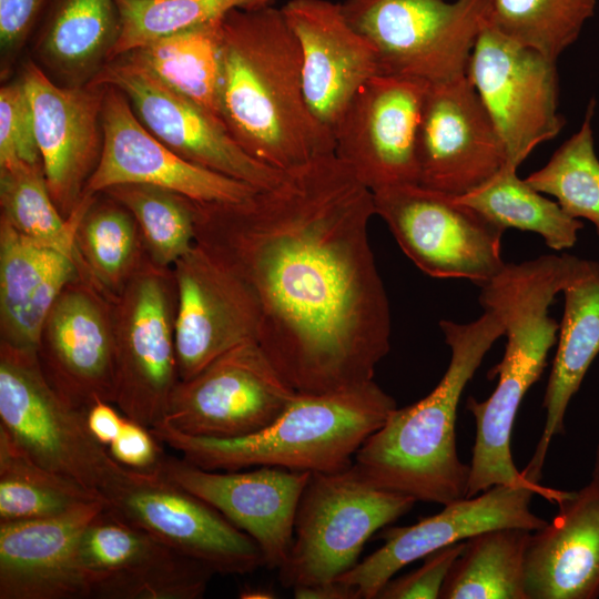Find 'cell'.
I'll return each mask as SVG.
<instances>
[{"mask_svg":"<svg viewBox=\"0 0 599 599\" xmlns=\"http://www.w3.org/2000/svg\"><path fill=\"white\" fill-rule=\"evenodd\" d=\"M374 194L334 153L235 203L196 202L195 243L233 273L257 343L297 393L372 380L390 308L369 244Z\"/></svg>","mask_w":599,"mask_h":599,"instance_id":"6da1fadb","label":"cell"},{"mask_svg":"<svg viewBox=\"0 0 599 599\" xmlns=\"http://www.w3.org/2000/svg\"><path fill=\"white\" fill-rule=\"evenodd\" d=\"M176 285L175 346L180 379L215 358L257 342L258 316L243 283L197 243L172 266Z\"/></svg>","mask_w":599,"mask_h":599,"instance_id":"603a6c76","label":"cell"},{"mask_svg":"<svg viewBox=\"0 0 599 599\" xmlns=\"http://www.w3.org/2000/svg\"><path fill=\"white\" fill-rule=\"evenodd\" d=\"M416 500L367 481L354 464L313 473L301 496L294 538L278 568L284 588L337 579L358 562L367 540L407 514Z\"/></svg>","mask_w":599,"mask_h":599,"instance_id":"52a82bcc","label":"cell"},{"mask_svg":"<svg viewBox=\"0 0 599 599\" xmlns=\"http://www.w3.org/2000/svg\"><path fill=\"white\" fill-rule=\"evenodd\" d=\"M108 509L215 573L244 575L264 566L255 540L217 509L165 478L159 469H130L106 499Z\"/></svg>","mask_w":599,"mask_h":599,"instance_id":"4fadbf2b","label":"cell"},{"mask_svg":"<svg viewBox=\"0 0 599 599\" xmlns=\"http://www.w3.org/2000/svg\"><path fill=\"white\" fill-rule=\"evenodd\" d=\"M296 599H359L357 589L339 579L293 588Z\"/></svg>","mask_w":599,"mask_h":599,"instance_id":"f6af8a7d","label":"cell"},{"mask_svg":"<svg viewBox=\"0 0 599 599\" xmlns=\"http://www.w3.org/2000/svg\"><path fill=\"white\" fill-rule=\"evenodd\" d=\"M551 522L534 530L526 554L528 599L599 597V473L558 502Z\"/></svg>","mask_w":599,"mask_h":599,"instance_id":"484cf974","label":"cell"},{"mask_svg":"<svg viewBox=\"0 0 599 599\" xmlns=\"http://www.w3.org/2000/svg\"><path fill=\"white\" fill-rule=\"evenodd\" d=\"M34 120L37 143L50 195L68 219L81 201L103 145L102 106L106 87L63 85L34 60L20 77Z\"/></svg>","mask_w":599,"mask_h":599,"instance_id":"d6986e66","label":"cell"},{"mask_svg":"<svg viewBox=\"0 0 599 599\" xmlns=\"http://www.w3.org/2000/svg\"><path fill=\"white\" fill-rule=\"evenodd\" d=\"M113 304L114 405L124 416L152 428L164 419L180 380L175 346L177 294L172 267L148 260Z\"/></svg>","mask_w":599,"mask_h":599,"instance_id":"9c48e42d","label":"cell"},{"mask_svg":"<svg viewBox=\"0 0 599 599\" xmlns=\"http://www.w3.org/2000/svg\"><path fill=\"white\" fill-rule=\"evenodd\" d=\"M593 473H599V443L596 448Z\"/></svg>","mask_w":599,"mask_h":599,"instance_id":"c3c4849f","label":"cell"},{"mask_svg":"<svg viewBox=\"0 0 599 599\" xmlns=\"http://www.w3.org/2000/svg\"><path fill=\"white\" fill-rule=\"evenodd\" d=\"M535 494L551 501L535 487L497 485L448 502L414 525L384 529V544L337 579L355 587L361 598L375 599L398 570L433 551L495 528L537 530L547 521L530 509Z\"/></svg>","mask_w":599,"mask_h":599,"instance_id":"ac0fdd59","label":"cell"},{"mask_svg":"<svg viewBox=\"0 0 599 599\" xmlns=\"http://www.w3.org/2000/svg\"><path fill=\"white\" fill-rule=\"evenodd\" d=\"M120 29L115 0H51L35 52L60 84L83 85L110 61Z\"/></svg>","mask_w":599,"mask_h":599,"instance_id":"f1b7e54d","label":"cell"},{"mask_svg":"<svg viewBox=\"0 0 599 599\" xmlns=\"http://www.w3.org/2000/svg\"><path fill=\"white\" fill-rule=\"evenodd\" d=\"M97 499L104 498L38 463L0 426V522L51 517Z\"/></svg>","mask_w":599,"mask_h":599,"instance_id":"836d02e7","label":"cell"},{"mask_svg":"<svg viewBox=\"0 0 599 599\" xmlns=\"http://www.w3.org/2000/svg\"><path fill=\"white\" fill-rule=\"evenodd\" d=\"M124 417L113 403L98 400L87 410V425L92 436L109 447L119 435Z\"/></svg>","mask_w":599,"mask_h":599,"instance_id":"ee69618b","label":"cell"},{"mask_svg":"<svg viewBox=\"0 0 599 599\" xmlns=\"http://www.w3.org/2000/svg\"><path fill=\"white\" fill-rule=\"evenodd\" d=\"M281 9L301 45L306 101L333 133L356 92L382 74L376 50L349 24L341 3L290 0Z\"/></svg>","mask_w":599,"mask_h":599,"instance_id":"cb8c5ba5","label":"cell"},{"mask_svg":"<svg viewBox=\"0 0 599 599\" xmlns=\"http://www.w3.org/2000/svg\"><path fill=\"white\" fill-rule=\"evenodd\" d=\"M252 0H115L121 29L115 59L160 39L222 19Z\"/></svg>","mask_w":599,"mask_h":599,"instance_id":"f35d334b","label":"cell"},{"mask_svg":"<svg viewBox=\"0 0 599 599\" xmlns=\"http://www.w3.org/2000/svg\"><path fill=\"white\" fill-rule=\"evenodd\" d=\"M579 260L564 254L505 263L479 286V303L501 316L507 342L502 359L490 370V375L498 376L491 395L483 402L467 399V409L476 422V437L466 497L497 485L535 487L547 493L554 502L564 496L562 490L528 480L515 465L510 444L518 408L541 376L558 338L559 324L549 315V307Z\"/></svg>","mask_w":599,"mask_h":599,"instance_id":"3957f363","label":"cell"},{"mask_svg":"<svg viewBox=\"0 0 599 599\" xmlns=\"http://www.w3.org/2000/svg\"><path fill=\"white\" fill-rule=\"evenodd\" d=\"M274 0H252L250 4L244 9H257L265 6H270Z\"/></svg>","mask_w":599,"mask_h":599,"instance_id":"7dc6e473","label":"cell"},{"mask_svg":"<svg viewBox=\"0 0 599 599\" xmlns=\"http://www.w3.org/2000/svg\"><path fill=\"white\" fill-rule=\"evenodd\" d=\"M517 169L506 162L486 182L456 199L502 230L511 227L537 233L555 251L572 247L582 222L520 179Z\"/></svg>","mask_w":599,"mask_h":599,"instance_id":"d6a6232c","label":"cell"},{"mask_svg":"<svg viewBox=\"0 0 599 599\" xmlns=\"http://www.w3.org/2000/svg\"><path fill=\"white\" fill-rule=\"evenodd\" d=\"M532 530L504 527L466 540L441 588V599H528L526 554Z\"/></svg>","mask_w":599,"mask_h":599,"instance_id":"4dcf8cb0","label":"cell"},{"mask_svg":"<svg viewBox=\"0 0 599 599\" xmlns=\"http://www.w3.org/2000/svg\"><path fill=\"white\" fill-rule=\"evenodd\" d=\"M373 194L375 214L425 274L467 278L481 286L504 266L500 242L505 230L456 196L420 184L390 186Z\"/></svg>","mask_w":599,"mask_h":599,"instance_id":"30bf717a","label":"cell"},{"mask_svg":"<svg viewBox=\"0 0 599 599\" xmlns=\"http://www.w3.org/2000/svg\"><path fill=\"white\" fill-rule=\"evenodd\" d=\"M493 0H345L349 24L375 48L380 73L428 84L466 75Z\"/></svg>","mask_w":599,"mask_h":599,"instance_id":"ba28073f","label":"cell"},{"mask_svg":"<svg viewBox=\"0 0 599 599\" xmlns=\"http://www.w3.org/2000/svg\"><path fill=\"white\" fill-rule=\"evenodd\" d=\"M51 0H0V48L2 63L26 43L44 16Z\"/></svg>","mask_w":599,"mask_h":599,"instance_id":"7bdbcfd3","label":"cell"},{"mask_svg":"<svg viewBox=\"0 0 599 599\" xmlns=\"http://www.w3.org/2000/svg\"><path fill=\"white\" fill-rule=\"evenodd\" d=\"M77 268L44 319L37 356L61 398L87 412L98 400L115 403L114 304Z\"/></svg>","mask_w":599,"mask_h":599,"instance_id":"5bb4252c","label":"cell"},{"mask_svg":"<svg viewBox=\"0 0 599 599\" xmlns=\"http://www.w3.org/2000/svg\"><path fill=\"white\" fill-rule=\"evenodd\" d=\"M103 192L132 213L155 265L172 267L194 245L195 201L148 184H119Z\"/></svg>","mask_w":599,"mask_h":599,"instance_id":"d590c367","label":"cell"},{"mask_svg":"<svg viewBox=\"0 0 599 599\" xmlns=\"http://www.w3.org/2000/svg\"><path fill=\"white\" fill-rule=\"evenodd\" d=\"M0 426L38 463L105 500L128 478L108 447L47 380L35 349L0 343Z\"/></svg>","mask_w":599,"mask_h":599,"instance_id":"8992f818","label":"cell"},{"mask_svg":"<svg viewBox=\"0 0 599 599\" xmlns=\"http://www.w3.org/2000/svg\"><path fill=\"white\" fill-rule=\"evenodd\" d=\"M94 196L84 193L64 219L50 195L42 165L21 163L0 170V217L26 237L72 258L77 226Z\"/></svg>","mask_w":599,"mask_h":599,"instance_id":"e575fe53","label":"cell"},{"mask_svg":"<svg viewBox=\"0 0 599 599\" xmlns=\"http://www.w3.org/2000/svg\"><path fill=\"white\" fill-rule=\"evenodd\" d=\"M296 393L251 341L180 379L162 422L193 436L243 437L271 425Z\"/></svg>","mask_w":599,"mask_h":599,"instance_id":"7c38bea8","label":"cell"},{"mask_svg":"<svg viewBox=\"0 0 599 599\" xmlns=\"http://www.w3.org/2000/svg\"><path fill=\"white\" fill-rule=\"evenodd\" d=\"M565 297L558 347L544 396L546 420L524 476L534 483L541 477L552 438L565 433L569 403L599 354V263L580 258L561 290Z\"/></svg>","mask_w":599,"mask_h":599,"instance_id":"4316f807","label":"cell"},{"mask_svg":"<svg viewBox=\"0 0 599 599\" xmlns=\"http://www.w3.org/2000/svg\"><path fill=\"white\" fill-rule=\"evenodd\" d=\"M219 114L251 156L276 170L334 153L333 133L306 101L301 45L282 9L237 8L222 19Z\"/></svg>","mask_w":599,"mask_h":599,"instance_id":"7a4b0ae2","label":"cell"},{"mask_svg":"<svg viewBox=\"0 0 599 599\" xmlns=\"http://www.w3.org/2000/svg\"><path fill=\"white\" fill-rule=\"evenodd\" d=\"M427 88L417 79L375 75L336 124L334 154L372 192L419 183L417 135Z\"/></svg>","mask_w":599,"mask_h":599,"instance_id":"2e32d148","label":"cell"},{"mask_svg":"<svg viewBox=\"0 0 599 599\" xmlns=\"http://www.w3.org/2000/svg\"><path fill=\"white\" fill-rule=\"evenodd\" d=\"M159 471L170 481L209 502L258 545L264 566L285 562L308 471L260 466L241 471L200 468L183 458L165 457Z\"/></svg>","mask_w":599,"mask_h":599,"instance_id":"7402d4cb","label":"cell"},{"mask_svg":"<svg viewBox=\"0 0 599 599\" xmlns=\"http://www.w3.org/2000/svg\"><path fill=\"white\" fill-rule=\"evenodd\" d=\"M420 185L460 196L507 162L505 146L466 75L428 84L417 135Z\"/></svg>","mask_w":599,"mask_h":599,"instance_id":"ffe728a7","label":"cell"},{"mask_svg":"<svg viewBox=\"0 0 599 599\" xmlns=\"http://www.w3.org/2000/svg\"><path fill=\"white\" fill-rule=\"evenodd\" d=\"M439 326L450 348L444 376L424 398L394 408L353 464L376 487L444 506L466 497L468 489L469 465L456 447L461 394L505 325L497 312L484 308L470 323L441 319Z\"/></svg>","mask_w":599,"mask_h":599,"instance_id":"277c9868","label":"cell"},{"mask_svg":"<svg viewBox=\"0 0 599 599\" xmlns=\"http://www.w3.org/2000/svg\"><path fill=\"white\" fill-rule=\"evenodd\" d=\"M42 165L31 103L22 81L0 89V170Z\"/></svg>","mask_w":599,"mask_h":599,"instance_id":"ab89813d","label":"cell"},{"mask_svg":"<svg viewBox=\"0 0 599 599\" xmlns=\"http://www.w3.org/2000/svg\"><path fill=\"white\" fill-rule=\"evenodd\" d=\"M556 63L490 24L474 45L467 78L502 141L507 162L516 167L565 124Z\"/></svg>","mask_w":599,"mask_h":599,"instance_id":"8fae6325","label":"cell"},{"mask_svg":"<svg viewBox=\"0 0 599 599\" xmlns=\"http://www.w3.org/2000/svg\"><path fill=\"white\" fill-rule=\"evenodd\" d=\"M466 546V540L446 546L425 556L423 565L399 578L389 579L379 599H437L447 575Z\"/></svg>","mask_w":599,"mask_h":599,"instance_id":"60d3db41","label":"cell"},{"mask_svg":"<svg viewBox=\"0 0 599 599\" xmlns=\"http://www.w3.org/2000/svg\"><path fill=\"white\" fill-rule=\"evenodd\" d=\"M73 258L112 300L150 260L132 213L105 192L95 193L79 221Z\"/></svg>","mask_w":599,"mask_h":599,"instance_id":"f546056e","label":"cell"},{"mask_svg":"<svg viewBox=\"0 0 599 599\" xmlns=\"http://www.w3.org/2000/svg\"><path fill=\"white\" fill-rule=\"evenodd\" d=\"M222 19L160 39L120 57L144 68L165 85L220 119Z\"/></svg>","mask_w":599,"mask_h":599,"instance_id":"1f68e13d","label":"cell"},{"mask_svg":"<svg viewBox=\"0 0 599 599\" xmlns=\"http://www.w3.org/2000/svg\"><path fill=\"white\" fill-rule=\"evenodd\" d=\"M106 507L97 499L51 517L0 522V599L89 598L80 541Z\"/></svg>","mask_w":599,"mask_h":599,"instance_id":"d4e9b609","label":"cell"},{"mask_svg":"<svg viewBox=\"0 0 599 599\" xmlns=\"http://www.w3.org/2000/svg\"><path fill=\"white\" fill-rule=\"evenodd\" d=\"M593 111L591 101L578 132L525 180L540 193L554 196L571 217L590 221L599 235V159L591 129Z\"/></svg>","mask_w":599,"mask_h":599,"instance_id":"8d00e7d4","label":"cell"},{"mask_svg":"<svg viewBox=\"0 0 599 599\" xmlns=\"http://www.w3.org/2000/svg\"><path fill=\"white\" fill-rule=\"evenodd\" d=\"M396 407L372 379L327 393H296L271 425L243 437L193 436L163 422L150 429L183 459L206 470L272 466L334 473L353 465L357 450Z\"/></svg>","mask_w":599,"mask_h":599,"instance_id":"5b68a950","label":"cell"},{"mask_svg":"<svg viewBox=\"0 0 599 599\" xmlns=\"http://www.w3.org/2000/svg\"><path fill=\"white\" fill-rule=\"evenodd\" d=\"M77 273L74 258L0 217V343L37 351L51 306Z\"/></svg>","mask_w":599,"mask_h":599,"instance_id":"83f0119b","label":"cell"},{"mask_svg":"<svg viewBox=\"0 0 599 599\" xmlns=\"http://www.w3.org/2000/svg\"><path fill=\"white\" fill-rule=\"evenodd\" d=\"M598 0H493L489 24L557 61L577 41Z\"/></svg>","mask_w":599,"mask_h":599,"instance_id":"74e56055","label":"cell"},{"mask_svg":"<svg viewBox=\"0 0 599 599\" xmlns=\"http://www.w3.org/2000/svg\"><path fill=\"white\" fill-rule=\"evenodd\" d=\"M91 82L120 90L155 138L196 165L257 190L275 185L284 174L251 156L217 116L124 57L108 61Z\"/></svg>","mask_w":599,"mask_h":599,"instance_id":"9a60e30c","label":"cell"},{"mask_svg":"<svg viewBox=\"0 0 599 599\" xmlns=\"http://www.w3.org/2000/svg\"><path fill=\"white\" fill-rule=\"evenodd\" d=\"M101 120L102 152L84 193L134 183L162 187L200 203H235L257 191L176 154L141 123L126 97L114 87H106Z\"/></svg>","mask_w":599,"mask_h":599,"instance_id":"44dd1931","label":"cell"},{"mask_svg":"<svg viewBox=\"0 0 599 599\" xmlns=\"http://www.w3.org/2000/svg\"><path fill=\"white\" fill-rule=\"evenodd\" d=\"M90 597L197 599L215 573L106 507L84 530L79 549Z\"/></svg>","mask_w":599,"mask_h":599,"instance_id":"e0dca14e","label":"cell"},{"mask_svg":"<svg viewBox=\"0 0 599 599\" xmlns=\"http://www.w3.org/2000/svg\"><path fill=\"white\" fill-rule=\"evenodd\" d=\"M161 444L150 428L125 416L119 435L108 449L120 465L133 470L152 471L166 457Z\"/></svg>","mask_w":599,"mask_h":599,"instance_id":"b9f144b4","label":"cell"},{"mask_svg":"<svg viewBox=\"0 0 599 599\" xmlns=\"http://www.w3.org/2000/svg\"><path fill=\"white\" fill-rule=\"evenodd\" d=\"M275 595L272 589L261 586H244L238 592L242 599H271L276 598Z\"/></svg>","mask_w":599,"mask_h":599,"instance_id":"bcb514c9","label":"cell"}]
</instances>
